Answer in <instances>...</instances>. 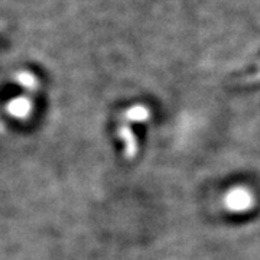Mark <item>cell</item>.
Wrapping results in <instances>:
<instances>
[{
  "instance_id": "1",
  "label": "cell",
  "mask_w": 260,
  "mask_h": 260,
  "mask_svg": "<svg viewBox=\"0 0 260 260\" xmlns=\"http://www.w3.org/2000/svg\"><path fill=\"white\" fill-rule=\"evenodd\" d=\"M254 198L246 188H234L225 197V205L233 213H244L250 210Z\"/></svg>"
},
{
  "instance_id": "2",
  "label": "cell",
  "mask_w": 260,
  "mask_h": 260,
  "mask_svg": "<svg viewBox=\"0 0 260 260\" xmlns=\"http://www.w3.org/2000/svg\"><path fill=\"white\" fill-rule=\"evenodd\" d=\"M8 112L15 116V117H25L28 116L29 112H30V102L25 97H19V99H15L9 103L8 106Z\"/></svg>"
},
{
  "instance_id": "3",
  "label": "cell",
  "mask_w": 260,
  "mask_h": 260,
  "mask_svg": "<svg viewBox=\"0 0 260 260\" xmlns=\"http://www.w3.org/2000/svg\"><path fill=\"white\" fill-rule=\"evenodd\" d=\"M120 135L121 139L124 140V143H126V155L130 156V158L135 156V153H136V140H135L132 130H129L127 127H121Z\"/></svg>"
},
{
  "instance_id": "4",
  "label": "cell",
  "mask_w": 260,
  "mask_h": 260,
  "mask_svg": "<svg viewBox=\"0 0 260 260\" xmlns=\"http://www.w3.org/2000/svg\"><path fill=\"white\" fill-rule=\"evenodd\" d=\"M149 112L143 106H135L127 112V119L132 121H145L148 120Z\"/></svg>"
},
{
  "instance_id": "5",
  "label": "cell",
  "mask_w": 260,
  "mask_h": 260,
  "mask_svg": "<svg viewBox=\"0 0 260 260\" xmlns=\"http://www.w3.org/2000/svg\"><path fill=\"white\" fill-rule=\"evenodd\" d=\"M18 83L20 84L22 87L28 88V90H34V88L37 87V78L30 74V73H25V71H23V73H19Z\"/></svg>"
}]
</instances>
